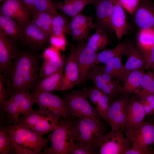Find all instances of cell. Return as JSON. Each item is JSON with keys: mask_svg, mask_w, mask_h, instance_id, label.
I'll return each instance as SVG.
<instances>
[{"mask_svg": "<svg viewBox=\"0 0 154 154\" xmlns=\"http://www.w3.org/2000/svg\"><path fill=\"white\" fill-rule=\"evenodd\" d=\"M40 68L35 55L26 51L18 53L13 63L11 83L7 89L10 97L32 89L39 80Z\"/></svg>", "mask_w": 154, "mask_h": 154, "instance_id": "6da1fadb", "label": "cell"}, {"mask_svg": "<svg viewBox=\"0 0 154 154\" xmlns=\"http://www.w3.org/2000/svg\"><path fill=\"white\" fill-rule=\"evenodd\" d=\"M9 126L15 154H41L44 147L50 142V134L44 138L19 123Z\"/></svg>", "mask_w": 154, "mask_h": 154, "instance_id": "7a4b0ae2", "label": "cell"}, {"mask_svg": "<svg viewBox=\"0 0 154 154\" xmlns=\"http://www.w3.org/2000/svg\"><path fill=\"white\" fill-rule=\"evenodd\" d=\"M73 121V137L78 145H91L99 148L106 128L100 119H92L84 117H76Z\"/></svg>", "mask_w": 154, "mask_h": 154, "instance_id": "3957f363", "label": "cell"}, {"mask_svg": "<svg viewBox=\"0 0 154 154\" xmlns=\"http://www.w3.org/2000/svg\"><path fill=\"white\" fill-rule=\"evenodd\" d=\"M73 121L69 119L60 121L52 133H50L51 146H45L42 154H69L70 146L74 142Z\"/></svg>", "mask_w": 154, "mask_h": 154, "instance_id": "277c9868", "label": "cell"}, {"mask_svg": "<svg viewBox=\"0 0 154 154\" xmlns=\"http://www.w3.org/2000/svg\"><path fill=\"white\" fill-rule=\"evenodd\" d=\"M63 98L69 114L73 116L94 120L100 119L95 108L88 101L82 90H73L65 94Z\"/></svg>", "mask_w": 154, "mask_h": 154, "instance_id": "5b68a950", "label": "cell"}, {"mask_svg": "<svg viewBox=\"0 0 154 154\" xmlns=\"http://www.w3.org/2000/svg\"><path fill=\"white\" fill-rule=\"evenodd\" d=\"M124 128L111 130L104 134L99 145V154H125L132 146L123 134Z\"/></svg>", "mask_w": 154, "mask_h": 154, "instance_id": "8992f818", "label": "cell"}, {"mask_svg": "<svg viewBox=\"0 0 154 154\" xmlns=\"http://www.w3.org/2000/svg\"><path fill=\"white\" fill-rule=\"evenodd\" d=\"M126 137L132 146L139 147L152 153L149 147L154 143V123L143 121L139 126L126 132Z\"/></svg>", "mask_w": 154, "mask_h": 154, "instance_id": "52a82bcc", "label": "cell"}, {"mask_svg": "<svg viewBox=\"0 0 154 154\" xmlns=\"http://www.w3.org/2000/svg\"><path fill=\"white\" fill-rule=\"evenodd\" d=\"M15 40L0 31V72L4 77H11L12 61L18 53Z\"/></svg>", "mask_w": 154, "mask_h": 154, "instance_id": "ba28073f", "label": "cell"}, {"mask_svg": "<svg viewBox=\"0 0 154 154\" xmlns=\"http://www.w3.org/2000/svg\"><path fill=\"white\" fill-rule=\"evenodd\" d=\"M129 99L128 94L123 93L111 101L107 122L111 126L112 130L117 131L121 128L124 129Z\"/></svg>", "mask_w": 154, "mask_h": 154, "instance_id": "9c48e42d", "label": "cell"}, {"mask_svg": "<svg viewBox=\"0 0 154 154\" xmlns=\"http://www.w3.org/2000/svg\"><path fill=\"white\" fill-rule=\"evenodd\" d=\"M33 97L35 103L39 109L48 110L63 118H69V113L63 98L48 92L40 93Z\"/></svg>", "mask_w": 154, "mask_h": 154, "instance_id": "30bf717a", "label": "cell"}, {"mask_svg": "<svg viewBox=\"0 0 154 154\" xmlns=\"http://www.w3.org/2000/svg\"><path fill=\"white\" fill-rule=\"evenodd\" d=\"M77 62L79 73L78 84L88 80L89 74L95 66L97 52L88 47L86 44L72 48Z\"/></svg>", "mask_w": 154, "mask_h": 154, "instance_id": "8fae6325", "label": "cell"}, {"mask_svg": "<svg viewBox=\"0 0 154 154\" xmlns=\"http://www.w3.org/2000/svg\"><path fill=\"white\" fill-rule=\"evenodd\" d=\"M132 14L133 22L139 30L154 31V3L151 0H139Z\"/></svg>", "mask_w": 154, "mask_h": 154, "instance_id": "7c38bea8", "label": "cell"}, {"mask_svg": "<svg viewBox=\"0 0 154 154\" xmlns=\"http://www.w3.org/2000/svg\"><path fill=\"white\" fill-rule=\"evenodd\" d=\"M0 14L15 19L23 26L32 19L31 11L19 0H3L0 5Z\"/></svg>", "mask_w": 154, "mask_h": 154, "instance_id": "4fadbf2b", "label": "cell"}, {"mask_svg": "<svg viewBox=\"0 0 154 154\" xmlns=\"http://www.w3.org/2000/svg\"><path fill=\"white\" fill-rule=\"evenodd\" d=\"M72 18L68 23L66 33L76 40L83 39L92 29L94 28L93 16L84 15L79 13Z\"/></svg>", "mask_w": 154, "mask_h": 154, "instance_id": "5bb4252c", "label": "cell"}, {"mask_svg": "<svg viewBox=\"0 0 154 154\" xmlns=\"http://www.w3.org/2000/svg\"><path fill=\"white\" fill-rule=\"evenodd\" d=\"M49 38L31 21L23 27L21 40L31 47L42 49L49 42Z\"/></svg>", "mask_w": 154, "mask_h": 154, "instance_id": "9a60e30c", "label": "cell"}, {"mask_svg": "<svg viewBox=\"0 0 154 154\" xmlns=\"http://www.w3.org/2000/svg\"><path fill=\"white\" fill-rule=\"evenodd\" d=\"M94 5L96 9L94 29L102 30L107 33L114 31L110 23L113 9L111 0H97Z\"/></svg>", "mask_w": 154, "mask_h": 154, "instance_id": "2e32d148", "label": "cell"}, {"mask_svg": "<svg viewBox=\"0 0 154 154\" xmlns=\"http://www.w3.org/2000/svg\"><path fill=\"white\" fill-rule=\"evenodd\" d=\"M145 116L143 107L139 100L134 97L129 98L124 131L126 133L136 128L144 121Z\"/></svg>", "mask_w": 154, "mask_h": 154, "instance_id": "e0dca14e", "label": "cell"}, {"mask_svg": "<svg viewBox=\"0 0 154 154\" xmlns=\"http://www.w3.org/2000/svg\"><path fill=\"white\" fill-rule=\"evenodd\" d=\"M113 9L110 23L116 37L119 41L130 30V25L127 22L125 9L119 0H111Z\"/></svg>", "mask_w": 154, "mask_h": 154, "instance_id": "ac0fdd59", "label": "cell"}, {"mask_svg": "<svg viewBox=\"0 0 154 154\" xmlns=\"http://www.w3.org/2000/svg\"><path fill=\"white\" fill-rule=\"evenodd\" d=\"M79 80L78 66L74 53L71 49L70 55L66 63L61 91L72 89L78 84Z\"/></svg>", "mask_w": 154, "mask_h": 154, "instance_id": "d6986e66", "label": "cell"}, {"mask_svg": "<svg viewBox=\"0 0 154 154\" xmlns=\"http://www.w3.org/2000/svg\"><path fill=\"white\" fill-rule=\"evenodd\" d=\"M64 67L55 73L38 80L32 89L33 96L44 92H52L54 91H61L63 76Z\"/></svg>", "mask_w": 154, "mask_h": 154, "instance_id": "ffe728a7", "label": "cell"}, {"mask_svg": "<svg viewBox=\"0 0 154 154\" xmlns=\"http://www.w3.org/2000/svg\"><path fill=\"white\" fill-rule=\"evenodd\" d=\"M125 55L127 59L123 65L126 78L131 72L137 69H145V62L141 53L134 46L132 42H127Z\"/></svg>", "mask_w": 154, "mask_h": 154, "instance_id": "44dd1931", "label": "cell"}, {"mask_svg": "<svg viewBox=\"0 0 154 154\" xmlns=\"http://www.w3.org/2000/svg\"><path fill=\"white\" fill-rule=\"evenodd\" d=\"M97 0H68L53 2L56 9L72 17L80 13L87 5H94Z\"/></svg>", "mask_w": 154, "mask_h": 154, "instance_id": "7402d4cb", "label": "cell"}, {"mask_svg": "<svg viewBox=\"0 0 154 154\" xmlns=\"http://www.w3.org/2000/svg\"><path fill=\"white\" fill-rule=\"evenodd\" d=\"M0 122L13 125L18 123L20 115L18 108L11 97L5 100L0 106Z\"/></svg>", "mask_w": 154, "mask_h": 154, "instance_id": "603a6c76", "label": "cell"}, {"mask_svg": "<svg viewBox=\"0 0 154 154\" xmlns=\"http://www.w3.org/2000/svg\"><path fill=\"white\" fill-rule=\"evenodd\" d=\"M23 27L15 19L0 14V31L15 40H21Z\"/></svg>", "mask_w": 154, "mask_h": 154, "instance_id": "cb8c5ba5", "label": "cell"}, {"mask_svg": "<svg viewBox=\"0 0 154 154\" xmlns=\"http://www.w3.org/2000/svg\"><path fill=\"white\" fill-rule=\"evenodd\" d=\"M101 70L109 74L112 79L120 82L123 81L126 78L124 71L121 56L113 58L104 64L100 66Z\"/></svg>", "mask_w": 154, "mask_h": 154, "instance_id": "d4e9b609", "label": "cell"}, {"mask_svg": "<svg viewBox=\"0 0 154 154\" xmlns=\"http://www.w3.org/2000/svg\"><path fill=\"white\" fill-rule=\"evenodd\" d=\"M10 97L17 105L20 114H27L34 110L32 106L35 103L34 98L29 90L17 93Z\"/></svg>", "mask_w": 154, "mask_h": 154, "instance_id": "484cf974", "label": "cell"}, {"mask_svg": "<svg viewBox=\"0 0 154 154\" xmlns=\"http://www.w3.org/2000/svg\"><path fill=\"white\" fill-rule=\"evenodd\" d=\"M127 42H120L115 47L110 49L103 50L97 53L94 66L100 63L105 64L108 61L114 58L125 55Z\"/></svg>", "mask_w": 154, "mask_h": 154, "instance_id": "4316f807", "label": "cell"}, {"mask_svg": "<svg viewBox=\"0 0 154 154\" xmlns=\"http://www.w3.org/2000/svg\"><path fill=\"white\" fill-rule=\"evenodd\" d=\"M0 154H15L9 124L0 123Z\"/></svg>", "mask_w": 154, "mask_h": 154, "instance_id": "83f0119b", "label": "cell"}, {"mask_svg": "<svg viewBox=\"0 0 154 154\" xmlns=\"http://www.w3.org/2000/svg\"><path fill=\"white\" fill-rule=\"evenodd\" d=\"M145 69L133 70L127 75L124 80L122 87L123 92L126 94L135 93L138 90L143 76Z\"/></svg>", "mask_w": 154, "mask_h": 154, "instance_id": "f1b7e54d", "label": "cell"}, {"mask_svg": "<svg viewBox=\"0 0 154 154\" xmlns=\"http://www.w3.org/2000/svg\"><path fill=\"white\" fill-rule=\"evenodd\" d=\"M51 113H53L48 110L38 108L27 114L23 115L22 116H19L18 123L30 129Z\"/></svg>", "mask_w": 154, "mask_h": 154, "instance_id": "f546056e", "label": "cell"}, {"mask_svg": "<svg viewBox=\"0 0 154 154\" xmlns=\"http://www.w3.org/2000/svg\"><path fill=\"white\" fill-rule=\"evenodd\" d=\"M102 72L100 66H96L90 72L88 80L93 81L95 86L104 94L109 96L111 101H112L119 96L110 89L104 81L102 76Z\"/></svg>", "mask_w": 154, "mask_h": 154, "instance_id": "4dcf8cb0", "label": "cell"}, {"mask_svg": "<svg viewBox=\"0 0 154 154\" xmlns=\"http://www.w3.org/2000/svg\"><path fill=\"white\" fill-rule=\"evenodd\" d=\"M110 42L107 33L98 29L90 37L86 45L89 48L97 52L98 51L105 49Z\"/></svg>", "mask_w": 154, "mask_h": 154, "instance_id": "1f68e13d", "label": "cell"}, {"mask_svg": "<svg viewBox=\"0 0 154 154\" xmlns=\"http://www.w3.org/2000/svg\"><path fill=\"white\" fill-rule=\"evenodd\" d=\"M31 11L32 16L31 21L50 37L52 35L51 24L54 15L45 12Z\"/></svg>", "mask_w": 154, "mask_h": 154, "instance_id": "d6a6232c", "label": "cell"}, {"mask_svg": "<svg viewBox=\"0 0 154 154\" xmlns=\"http://www.w3.org/2000/svg\"><path fill=\"white\" fill-rule=\"evenodd\" d=\"M60 117L52 113L30 129L38 135L42 136L53 131L58 125Z\"/></svg>", "mask_w": 154, "mask_h": 154, "instance_id": "836d02e7", "label": "cell"}, {"mask_svg": "<svg viewBox=\"0 0 154 154\" xmlns=\"http://www.w3.org/2000/svg\"><path fill=\"white\" fill-rule=\"evenodd\" d=\"M137 42L142 56L154 44V31L150 29L139 30L137 35Z\"/></svg>", "mask_w": 154, "mask_h": 154, "instance_id": "e575fe53", "label": "cell"}, {"mask_svg": "<svg viewBox=\"0 0 154 154\" xmlns=\"http://www.w3.org/2000/svg\"><path fill=\"white\" fill-rule=\"evenodd\" d=\"M65 61L63 56L56 60H43L40 68L39 77L43 78L56 72L64 67Z\"/></svg>", "mask_w": 154, "mask_h": 154, "instance_id": "d590c367", "label": "cell"}, {"mask_svg": "<svg viewBox=\"0 0 154 154\" xmlns=\"http://www.w3.org/2000/svg\"><path fill=\"white\" fill-rule=\"evenodd\" d=\"M135 94L137 96L146 94H154V74L152 72L145 73L140 87Z\"/></svg>", "mask_w": 154, "mask_h": 154, "instance_id": "8d00e7d4", "label": "cell"}, {"mask_svg": "<svg viewBox=\"0 0 154 154\" xmlns=\"http://www.w3.org/2000/svg\"><path fill=\"white\" fill-rule=\"evenodd\" d=\"M68 23L66 19L63 15L58 13L54 16L51 24L52 35H65Z\"/></svg>", "mask_w": 154, "mask_h": 154, "instance_id": "74e56055", "label": "cell"}, {"mask_svg": "<svg viewBox=\"0 0 154 154\" xmlns=\"http://www.w3.org/2000/svg\"><path fill=\"white\" fill-rule=\"evenodd\" d=\"M111 101L110 97L104 93L98 100L95 107L100 117L103 118L106 122L108 113Z\"/></svg>", "mask_w": 154, "mask_h": 154, "instance_id": "f35d334b", "label": "cell"}, {"mask_svg": "<svg viewBox=\"0 0 154 154\" xmlns=\"http://www.w3.org/2000/svg\"><path fill=\"white\" fill-rule=\"evenodd\" d=\"M54 2L51 0H35L34 10L56 15L58 14Z\"/></svg>", "mask_w": 154, "mask_h": 154, "instance_id": "ab89813d", "label": "cell"}, {"mask_svg": "<svg viewBox=\"0 0 154 154\" xmlns=\"http://www.w3.org/2000/svg\"><path fill=\"white\" fill-rule=\"evenodd\" d=\"M142 104L146 115L150 116L154 114V94H146L137 96Z\"/></svg>", "mask_w": 154, "mask_h": 154, "instance_id": "60d3db41", "label": "cell"}, {"mask_svg": "<svg viewBox=\"0 0 154 154\" xmlns=\"http://www.w3.org/2000/svg\"><path fill=\"white\" fill-rule=\"evenodd\" d=\"M98 154L95 148L91 145H78L73 142L70 147L69 154Z\"/></svg>", "mask_w": 154, "mask_h": 154, "instance_id": "b9f144b4", "label": "cell"}, {"mask_svg": "<svg viewBox=\"0 0 154 154\" xmlns=\"http://www.w3.org/2000/svg\"><path fill=\"white\" fill-rule=\"evenodd\" d=\"M82 90L86 98L96 105L104 93L95 85L91 87H85Z\"/></svg>", "mask_w": 154, "mask_h": 154, "instance_id": "7bdbcfd3", "label": "cell"}, {"mask_svg": "<svg viewBox=\"0 0 154 154\" xmlns=\"http://www.w3.org/2000/svg\"><path fill=\"white\" fill-rule=\"evenodd\" d=\"M49 42L51 46L59 50H65L66 42L65 35H52L50 37Z\"/></svg>", "mask_w": 154, "mask_h": 154, "instance_id": "ee69618b", "label": "cell"}, {"mask_svg": "<svg viewBox=\"0 0 154 154\" xmlns=\"http://www.w3.org/2000/svg\"><path fill=\"white\" fill-rule=\"evenodd\" d=\"M61 57L59 50L51 46L45 49L42 55L43 60H56Z\"/></svg>", "mask_w": 154, "mask_h": 154, "instance_id": "f6af8a7d", "label": "cell"}, {"mask_svg": "<svg viewBox=\"0 0 154 154\" xmlns=\"http://www.w3.org/2000/svg\"><path fill=\"white\" fill-rule=\"evenodd\" d=\"M143 57L145 62V69L154 67V44Z\"/></svg>", "mask_w": 154, "mask_h": 154, "instance_id": "bcb514c9", "label": "cell"}, {"mask_svg": "<svg viewBox=\"0 0 154 154\" xmlns=\"http://www.w3.org/2000/svg\"><path fill=\"white\" fill-rule=\"evenodd\" d=\"M5 78L4 75L0 73V106L3 102L10 97L9 93L5 87Z\"/></svg>", "mask_w": 154, "mask_h": 154, "instance_id": "7dc6e473", "label": "cell"}, {"mask_svg": "<svg viewBox=\"0 0 154 154\" xmlns=\"http://www.w3.org/2000/svg\"><path fill=\"white\" fill-rule=\"evenodd\" d=\"M120 82L116 79H112L111 81L107 84L110 89L118 96L124 93L122 86L120 85Z\"/></svg>", "mask_w": 154, "mask_h": 154, "instance_id": "c3c4849f", "label": "cell"}, {"mask_svg": "<svg viewBox=\"0 0 154 154\" xmlns=\"http://www.w3.org/2000/svg\"><path fill=\"white\" fill-rule=\"evenodd\" d=\"M125 9L132 14L137 6L139 0H119Z\"/></svg>", "mask_w": 154, "mask_h": 154, "instance_id": "681fc988", "label": "cell"}, {"mask_svg": "<svg viewBox=\"0 0 154 154\" xmlns=\"http://www.w3.org/2000/svg\"><path fill=\"white\" fill-rule=\"evenodd\" d=\"M125 154H149L148 153L141 148L136 146H132L127 150Z\"/></svg>", "mask_w": 154, "mask_h": 154, "instance_id": "f907efd6", "label": "cell"}, {"mask_svg": "<svg viewBox=\"0 0 154 154\" xmlns=\"http://www.w3.org/2000/svg\"><path fill=\"white\" fill-rule=\"evenodd\" d=\"M22 3L31 11L34 10L35 0H19Z\"/></svg>", "mask_w": 154, "mask_h": 154, "instance_id": "816d5d0a", "label": "cell"}, {"mask_svg": "<svg viewBox=\"0 0 154 154\" xmlns=\"http://www.w3.org/2000/svg\"><path fill=\"white\" fill-rule=\"evenodd\" d=\"M102 78L104 81L107 84L111 81L112 78L108 74L103 71L102 70Z\"/></svg>", "mask_w": 154, "mask_h": 154, "instance_id": "f5cc1de1", "label": "cell"}, {"mask_svg": "<svg viewBox=\"0 0 154 154\" xmlns=\"http://www.w3.org/2000/svg\"><path fill=\"white\" fill-rule=\"evenodd\" d=\"M151 116V118L152 120H153L152 122L154 123V114L150 116Z\"/></svg>", "mask_w": 154, "mask_h": 154, "instance_id": "db71d44e", "label": "cell"}, {"mask_svg": "<svg viewBox=\"0 0 154 154\" xmlns=\"http://www.w3.org/2000/svg\"><path fill=\"white\" fill-rule=\"evenodd\" d=\"M153 70V73L154 74V67H153V68H152Z\"/></svg>", "mask_w": 154, "mask_h": 154, "instance_id": "11a10c76", "label": "cell"}, {"mask_svg": "<svg viewBox=\"0 0 154 154\" xmlns=\"http://www.w3.org/2000/svg\"><path fill=\"white\" fill-rule=\"evenodd\" d=\"M153 148H154V149H153V153H154V143H153Z\"/></svg>", "mask_w": 154, "mask_h": 154, "instance_id": "9f6ffc18", "label": "cell"}, {"mask_svg": "<svg viewBox=\"0 0 154 154\" xmlns=\"http://www.w3.org/2000/svg\"><path fill=\"white\" fill-rule=\"evenodd\" d=\"M3 0H0V2H1Z\"/></svg>", "mask_w": 154, "mask_h": 154, "instance_id": "6f0895ef", "label": "cell"}, {"mask_svg": "<svg viewBox=\"0 0 154 154\" xmlns=\"http://www.w3.org/2000/svg\"><path fill=\"white\" fill-rule=\"evenodd\" d=\"M67 0H64V1H67Z\"/></svg>", "mask_w": 154, "mask_h": 154, "instance_id": "680465c9", "label": "cell"}]
</instances>
